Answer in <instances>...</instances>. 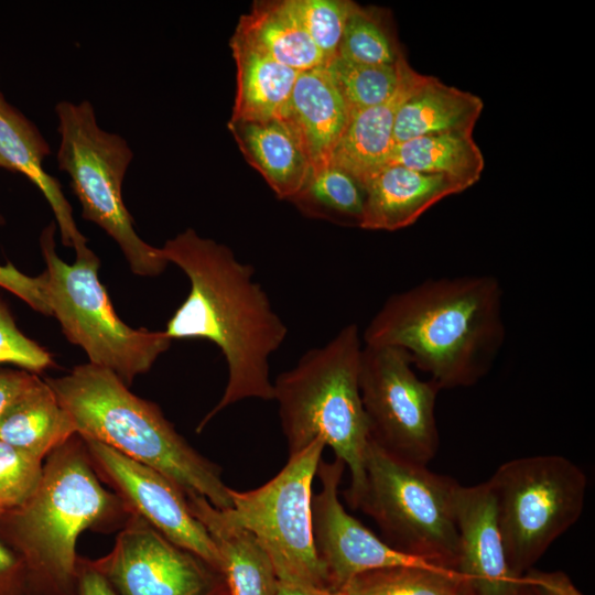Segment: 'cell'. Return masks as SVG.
<instances>
[{"mask_svg": "<svg viewBox=\"0 0 595 595\" xmlns=\"http://www.w3.org/2000/svg\"><path fill=\"white\" fill-rule=\"evenodd\" d=\"M3 223L4 219L0 215V226ZM0 288L13 293L36 312L51 315L44 293L43 274L30 277L22 273L10 262L4 266L0 264Z\"/></svg>", "mask_w": 595, "mask_h": 595, "instance_id": "cell-34", "label": "cell"}, {"mask_svg": "<svg viewBox=\"0 0 595 595\" xmlns=\"http://www.w3.org/2000/svg\"><path fill=\"white\" fill-rule=\"evenodd\" d=\"M220 558L229 595H274L278 577L271 560L247 530L229 523L205 497L185 495Z\"/></svg>", "mask_w": 595, "mask_h": 595, "instance_id": "cell-21", "label": "cell"}, {"mask_svg": "<svg viewBox=\"0 0 595 595\" xmlns=\"http://www.w3.org/2000/svg\"><path fill=\"white\" fill-rule=\"evenodd\" d=\"M0 595H29L25 571L17 554L0 539Z\"/></svg>", "mask_w": 595, "mask_h": 595, "instance_id": "cell-36", "label": "cell"}, {"mask_svg": "<svg viewBox=\"0 0 595 595\" xmlns=\"http://www.w3.org/2000/svg\"><path fill=\"white\" fill-rule=\"evenodd\" d=\"M336 55L368 65H393L400 50L382 14L351 2Z\"/></svg>", "mask_w": 595, "mask_h": 595, "instance_id": "cell-30", "label": "cell"}, {"mask_svg": "<svg viewBox=\"0 0 595 595\" xmlns=\"http://www.w3.org/2000/svg\"><path fill=\"white\" fill-rule=\"evenodd\" d=\"M229 44L237 72L229 121L288 119L291 95L300 72L278 63L236 32Z\"/></svg>", "mask_w": 595, "mask_h": 595, "instance_id": "cell-22", "label": "cell"}, {"mask_svg": "<svg viewBox=\"0 0 595 595\" xmlns=\"http://www.w3.org/2000/svg\"><path fill=\"white\" fill-rule=\"evenodd\" d=\"M353 1L286 0L294 18L325 56L334 57L342 41Z\"/></svg>", "mask_w": 595, "mask_h": 595, "instance_id": "cell-31", "label": "cell"}, {"mask_svg": "<svg viewBox=\"0 0 595 595\" xmlns=\"http://www.w3.org/2000/svg\"><path fill=\"white\" fill-rule=\"evenodd\" d=\"M292 201L307 214L359 226L365 190L346 171L328 164L312 170L304 190Z\"/></svg>", "mask_w": 595, "mask_h": 595, "instance_id": "cell-28", "label": "cell"}, {"mask_svg": "<svg viewBox=\"0 0 595 595\" xmlns=\"http://www.w3.org/2000/svg\"><path fill=\"white\" fill-rule=\"evenodd\" d=\"M9 364L39 374L54 365L52 355L33 339L25 336L0 299V365Z\"/></svg>", "mask_w": 595, "mask_h": 595, "instance_id": "cell-33", "label": "cell"}, {"mask_svg": "<svg viewBox=\"0 0 595 595\" xmlns=\"http://www.w3.org/2000/svg\"><path fill=\"white\" fill-rule=\"evenodd\" d=\"M483 109L479 96L423 75L398 109L394 144L435 133H473Z\"/></svg>", "mask_w": 595, "mask_h": 595, "instance_id": "cell-23", "label": "cell"}, {"mask_svg": "<svg viewBox=\"0 0 595 595\" xmlns=\"http://www.w3.org/2000/svg\"><path fill=\"white\" fill-rule=\"evenodd\" d=\"M119 595H229L219 569L130 513L112 549L89 560Z\"/></svg>", "mask_w": 595, "mask_h": 595, "instance_id": "cell-12", "label": "cell"}, {"mask_svg": "<svg viewBox=\"0 0 595 595\" xmlns=\"http://www.w3.org/2000/svg\"><path fill=\"white\" fill-rule=\"evenodd\" d=\"M397 347L364 345L359 390L369 437L388 453L426 466L439 450L435 402L440 388L420 379Z\"/></svg>", "mask_w": 595, "mask_h": 595, "instance_id": "cell-11", "label": "cell"}, {"mask_svg": "<svg viewBox=\"0 0 595 595\" xmlns=\"http://www.w3.org/2000/svg\"><path fill=\"white\" fill-rule=\"evenodd\" d=\"M464 191L448 176L388 164L365 186L359 227L387 231L409 227L441 199Z\"/></svg>", "mask_w": 595, "mask_h": 595, "instance_id": "cell-17", "label": "cell"}, {"mask_svg": "<svg viewBox=\"0 0 595 595\" xmlns=\"http://www.w3.org/2000/svg\"><path fill=\"white\" fill-rule=\"evenodd\" d=\"M75 434L71 416L39 375L0 416V441L40 461Z\"/></svg>", "mask_w": 595, "mask_h": 595, "instance_id": "cell-24", "label": "cell"}, {"mask_svg": "<svg viewBox=\"0 0 595 595\" xmlns=\"http://www.w3.org/2000/svg\"><path fill=\"white\" fill-rule=\"evenodd\" d=\"M345 595H477L458 571L436 566H397L354 577Z\"/></svg>", "mask_w": 595, "mask_h": 595, "instance_id": "cell-27", "label": "cell"}, {"mask_svg": "<svg viewBox=\"0 0 595 595\" xmlns=\"http://www.w3.org/2000/svg\"><path fill=\"white\" fill-rule=\"evenodd\" d=\"M55 230L56 225L51 223L40 236L51 315L67 339L85 350L90 364L111 370L129 386L151 369L172 339L164 331L134 329L122 322L98 279L97 256L91 251L66 263L56 253Z\"/></svg>", "mask_w": 595, "mask_h": 595, "instance_id": "cell-7", "label": "cell"}, {"mask_svg": "<svg viewBox=\"0 0 595 595\" xmlns=\"http://www.w3.org/2000/svg\"><path fill=\"white\" fill-rule=\"evenodd\" d=\"M349 118L350 111L324 65L300 72L288 120L305 148L312 170L331 164Z\"/></svg>", "mask_w": 595, "mask_h": 595, "instance_id": "cell-20", "label": "cell"}, {"mask_svg": "<svg viewBox=\"0 0 595 595\" xmlns=\"http://www.w3.org/2000/svg\"><path fill=\"white\" fill-rule=\"evenodd\" d=\"M392 163L448 176L465 190L479 181L485 167L483 152L473 133L461 132L428 134L396 144Z\"/></svg>", "mask_w": 595, "mask_h": 595, "instance_id": "cell-26", "label": "cell"}, {"mask_svg": "<svg viewBox=\"0 0 595 595\" xmlns=\"http://www.w3.org/2000/svg\"><path fill=\"white\" fill-rule=\"evenodd\" d=\"M235 32L257 50L295 71H309L326 63L286 0L256 1L251 10L240 17Z\"/></svg>", "mask_w": 595, "mask_h": 595, "instance_id": "cell-25", "label": "cell"}, {"mask_svg": "<svg viewBox=\"0 0 595 595\" xmlns=\"http://www.w3.org/2000/svg\"><path fill=\"white\" fill-rule=\"evenodd\" d=\"M61 136V171L82 206L83 218L102 228L120 247L133 273L161 274L169 262L161 249L140 238L122 198V183L133 152L120 134L106 131L91 102L62 100L55 106Z\"/></svg>", "mask_w": 595, "mask_h": 595, "instance_id": "cell-8", "label": "cell"}, {"mask_svg": "<svg viewBox=\"0 0 595 595\" xmlns=\"http://www.w3.org/2000/svg\"><path fill=\"white\" fill-rule=\"evenodd\" d=\"M363 347L358 326L347 324L326 344L305 351L272 382L289 456L321 437L349 469L345 498L355 509L365 486L369 443L359 390Z\"/></svg>", "mask_w": 595, "mask_h": 595, "instance_id": "cell-5", "label": "cell"}, {"mask_svg": "<svg viewBox=\"0 0 595 595\" xmlns=\"http://www.w3.org/2000/svg\"><path fill=\"white\" fill-rule=\"evenodd\" d=\"M42 474L43 461L0 441V516L25 502Z\"/></svg>", "mask_w": 595, "mask_h": 595, "instance_id": "cell-32", "label": "cell"}, {"mask_svg": "<svg viewBox=\"0 0 595 595\" xmlns=\"http://www.w3.org/2000/svg\"><path fill=\"white\" fill-rule=\"evenodd\" d=\"M528 595H584L562 572L529 570L522 575Z\"/></svg>", "mask_w": 595, "mask_h": 595, "instance_id": "cell-35", "label": "cell"}, {"mask_svg": "<svg viewBox=\"0 0 595 595\" xmlns=\"http://www.w3.org/2000/svg\"><path fill=\"white\" fill-rule=\"evenodd\" d=\"M345 467L336 457L321 459L316 472L321 488L312 498L313 541L329 588L343 591L354 577L372 570L433 565L391 548L344 509L338 487Z\"/></svg>", "mask_w": 595, "mask_h": 595, "instance_id": "cell-14", "label": "cell"}, {"mask_svg": "<svg viewBox=\"0 0 595 595\" xmlns=\"http://www.w3.org/2000/svg\"><path fill=\"white\" fill-rule=\"evenodd\" d=\"M274 595H345V592L278 580Z\"/></svg>", "mask_w": 595, "mask_h": 595, "instance_id": "cell-39", "label": "cell"}, {"mask_svg": "<svg viewBox=\"0 0 595 595\" xmlns=\"http://www.w3.org/2000/svg\"><path fill=\"white\" fill-rule=\"evenodd\" d=\"M422 76L404 58L401 78L392 96L350 115L331 164L350 174L364 190L379 171L390 164L396 145L393 128L398 109Z\"/></svg>", "mask_w": 595, "mask_h": 595, "instance_id": "cell-18", "label": "cell"}, {"mask_svg": "<svg viewBox=\"0 0 595 595\" xmlns=\"http://www.w3.org/2000/svg\"><path fill=\"white\" fill-rule=\"evenodd\" d=\"M487 482L509 569L521 578L581 517L586 476L564 456L534 455L504 463Z\"/></svg>", "mask_w": 595, "mask_h": 595, "instance_id": "cell-9", "label": "cell"}, {"mask_svg": "<svg viewBox=\"0 0 595 595\" xmlns=\"http://www.w3.org/2000/svg\"><path fill=\"white\" fill-rule=\"evenodd\" d=\"M458 531L456 571L477 595H526L522 577L509 569L488 482L459 485L455 498Z\"/></svg>", "mask_w": 595, "mask_h": 595, "instance_id": "cell-15", "label": "cell"}, {"mask_svg": "<svg viewBox=\"0 0 595 595\" xmlns=\"http://www.w3.org/2000/svg\"><path fill=\"white\" fill-rule=\"evenodd\" d=\"M129 515L101 485L76 433L46 456L33 495L0 516V539L22 562L29 595H76L79 534L121 528Z\"/></svg>", "mask_w": 595, "mask_h": 595, "instance_id": "cell-3", "label": "cell"}, {"mask_svg": "<svg viewBox=\"0 0 595 595\" xmlns=\"http://www.w3.org/2000/svg\"><path fill=\"white\" fill-rule=\"evenodd\" d=\"M45 381L79 436L159 470L185 495H201L219 510L231 508L230 488L219 466L190 445L155 403L133 394L115 372L87 363Z\"/></svg>", "mask_w": 595, "mask_h": 595, "instance_id": "cell-4", "label": "cell"}, {"mask_svg": "<svg viewBox=\"0 0 595 595\" xmlns=\"http://www.w3.org/2000/svg\"><path fill=\"white\" fill-rule=\"evenodd\" d=\"M325 446L317 437L289 456L262 486L246 491L230 488L232 506L220 512L256 538L278 580L329 588L312 531V484Z\"/></svg>", "mask_w": 595, "mask_h": 595, "instance_id": "cell-10", "label": "cell"}, {"mask_svg": "<svg viewBox=\"0 0 595 595\" xmlns=\"http://www.w3.org/2000/svg\"><path fill=\"white\" fill-rule=\"evenodd\" d=\"M526 595H528L527 592H526Z\"/></svg>", "mask_w": 595, "mask_h": 595, "instance_id": "cell-40", "label": "cell"}, {"mask_svg": "<svg viewBox=\"0 0 595 595\" xmlns=\"http://www.w3.org/2000/svg\"><path fill=\"white\" fill-rule=\"evenodd\" d=\"M82 439L98 478L111 488L130 513L139 515L165 538L220 570V558L212 538L174 483L110 446Z\"/></svg>", "mask_w": 595, "mask_h": 595, "instance_id": "cell-13", "label": "cell"}, {"mask_svg": "<svg viewBox=\"0 0 595 595\" xmlns=\"http://www.w3.org/2000/svg\"><path fill=\"white\" fill-rule=\"evenodd\" d=\"M244 158L281 199H294L305 187L312 164L288 119L229 121Z\"/></svg>", "mask_w": 595, "mask_h": 595, "instance_id": "cell-19", "label": "cell"}, {"mask_svg": "<svg viewBox=\"0 0 595 595\" xmlns=\"http://www.w3.org/2000/svg\"><path fill=\"white\" fill-rule=\"evenodd\" d=\"M50 154V144L37 127L0 93V167L25 175L42 192L55 215L62 244L74 248L76 257L85 256L91 250L77 228L72 206L58 180L43 167Z\"/></svg>", "mask_w": 595, "mask_h": 595, "instance_id": "cell-16", "label": "cell"}, {"mask_svg": "<svg viewBox=\"0 0 595 595\" xmlns=\"http://www.w3.org/2000/svg\"><path fill=\"white\" fill-rule=\"evenodd\" d=\"M76 595H119L108 581L90 564L78 556L76 566Z\"/></svg>", "mask_w": 595, "mask_h": 595, "instance_id": "cell-37", "label": "cell"}, {"mask_svg": "<svg viewBox=\"0 0 595 595\" xmlns=\"http://www.w3.org/2000/svg\"><path fill=\"white\" fill-rule=\"evenodd\" d=\"M505 336L502 288L485 274L428 279L394 293L361 335L364 345L404 350L440 390L476 385Z\"/></svg>", "mask_w": 595, "mask_h": 595, "instance_id": "cell-2", "label": "cell"}, {"mask_svg": "<svg viewBox=\"0 0 595 595\" xmlns=\"http://www.w3.org/2000/svg\"><path fill=\"white\" fill-rule=\"evenodd\" d=\"M160 249L190 281V292L164 333L172 340L202 338L214 343L227 365L225 390L198 423L199 433L235 403L273 399L269 359L284 343L288 327L255 280V269L239 261L226 245L187 228Z\"/></svg>", "mask_w": 595, "mask_h": 595, "instance_id": "cell-1", "label": "cell"}, {"mask_svg": "<svg viewBox=\"0 0 595 595\" xmlns=\"http://www.w3.org/2000/svg\"><path fill=\"white\" fill-rule=\"evenodd\" d=\"M404 54L393 65H368L335 55L324 67L344 98L350 115L386 101L401 78Z\"/></svg>", "mask_w": 595, "mask_h": 595, "instance_id": "cell-29", "label": "cell"}, {"mask_svg": "<svg viewBox=\"0 0 595 595\" xmlns=\"http://www.w3.org/2000/svg\"><path fill=\"white\" fill-rule=\"evenodd\" d=\"M459 485L388 453L369 437L365 486L357 508L374 519L391 548L456 571L455 498Z\"/></svg>", "mask_w": 595, "mask_h": 595, "instance_id": "cell-6", "label": "cell"}, {"mask_svg": "<svg viewBox=\"0 0 595 595\" xmlns=\"http://www.w3.org/2000/svg\"><path fill=\"white\" fill-rule=\"evenodd\" d=\"M36 375L23 369L0 368V416L32 383Z\"/></svg>", "mask_w": 595, "mask_h": 595, "instance_id": "cell-38", "label": "cell"}]
</instances>
